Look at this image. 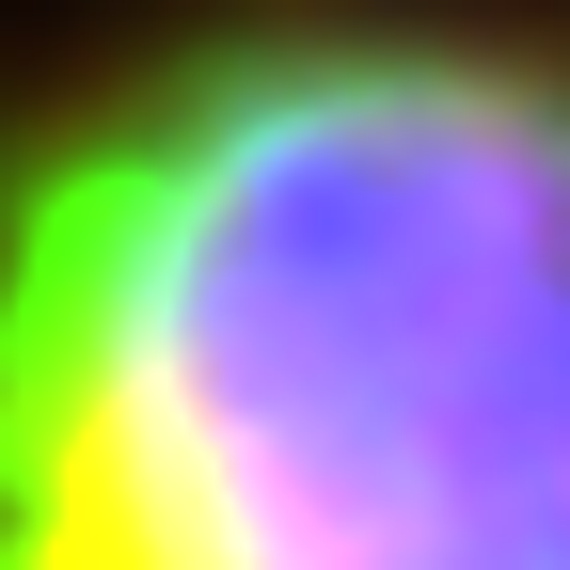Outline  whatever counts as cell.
<instances>
[{"label":"cell","mask_w":570,"mask_h":570,"mask_svg":"<svg viewBox=\"0 0 570 570\" xmlns=\"http://www.w3.org/2000/svg\"><path fill=\"white\" fill-rule=\"evenodd\" d=\"M0 570H570V32L206 0L0 111Z\"/></svg>","instance_id":"1"}]
</instances>
